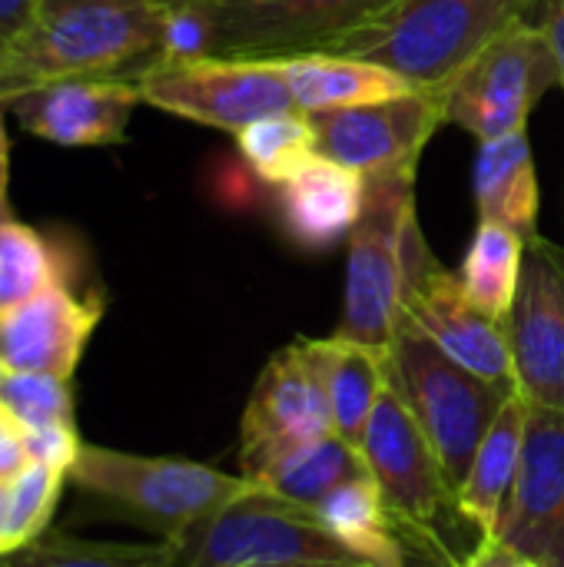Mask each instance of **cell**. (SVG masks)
Wrapping results in <instances>:
<instances>
[{
  "instance_id": "6da1fadb",
  "label": "cell",
  "mask_w": 564,
  "mask_h": 567,
  "mask_svg": "<svg viewBox=\"0 0 564 567\" xmlns=\"http://www.w3.org/2000/svg\"><path fill=\"white\" fill-rule=\"evenodd\" d=\"M173 0H37L30 27L7 43L10 100L53 76H103L166 53Z\"/></svg>"
},
{
  "instance_id": "7a4b0ae2",
  "label": "cell",
  "mask_w": 564,
  "mask_h": 567,
  "mask_svg": "<svg viewBox=\"0 0 564 567\" xmlns=\"http://www.w3.org/2000/svg\"><path fill=\"white\" fill-rule=\"evenodd\" d=\"M399 0H173L163 56L316 53Z\"/></svg>"
},
{
  "instance_id": "3957f363",
  "label": "cell",
  "mask_w": 564,
  "mask_h": 567,
  "mask_svg": "<svg viewBox=\"0 0 564 567\" xmlns=\"http://www.w3.org/2000/svg\"><path fill=\"white\" fill-rule=\"evenodd\" d=\"M535 0H399L316 53L382 63L416 90H442L492 37L532 13Z\"/></svg>"
},
{
  "instance_id": "277c9868",
  "label": "cell",
  "mask_w": 564,
  "mask_h": 567,
  "mask_svg": "<svg viewBox=\"0 0 564 567\" xmlns=\"http://www.w3.org/2000/svg\"><path fill=\"white\" fill-rule=\"evenodd\" d=\"M429 246L416 223V169L366 176V206L349 236L336 336L389 349L416 262Z\"/></svg>"
},
{
  "instance_id": "5b68a950",
  "label": "cell",
  "mask_w": 564,
  "mask_h": 567,
  "mask_svg": "<svg viewBox=\"0 0 564 567\" xmlns=\"http://www.w3.org/2000/svg\"><path fill=\"white\" fill-rule=\"evenodd\" d=\"M70 482L170 545L183 542L193 528L253 488L246 475H229L203 462L133 455L86 442L70 465Z\"/></svg>"
},
{
  "instance_id": "8992f818",
  "label": "cell",
  "mask_w": 564,
  "mask_h": 567,
  "mask_svg": "<svg viewBox=\"0 0 564 567\" xmlns=\"http://www.w3.org/2000/svg\"><path fill=\"white\" fill-rule=\"evenodd\" d=\"M386 369L392 389L432 442L449 485L459 492L482 439L515 389H502L469 372L409 322L396 326L386 349Z\"/></svg>"
},
{
  "instance_id": "52a82bcc",
  "label": "cell",
  "mask_w": 564,
  "mask_h": 567,
  "mask_svg": "<svg viewBox=\"0 0 564 567\" xmlns=\"http://www.w3.org/2000/svg\"><path fill=\"white\" fill-rule=\"evenodd\" d=\"M173 548L176 567H379L339 538L316 508L256 485Z\"/></svg>"
},
{
  "instance_id": "ba28073f",
  "label": "cell",
  "mask_w": 564,
  "mask_h": 567,
  "mask_svg": "<svg viewBox=\"0 0 564 567\" xmlns=\"http://www.w3.org/2000/svg\"><path fill=\"white\" fill-rule=\"evenodd\" d=\"M136 80L143 103L233 136L266 116L296 110L283 60L219 53L160 56Z\"/></svg>"
},
{
  "instance_id": "9c48e42d",
  "label": "cell",
  "mask_w": 564,
  "mask_h": 567,
  "mask_svg": "<svg viewBox=\"0 0 564 567\" xmlns=\"http://www.w3.org/2000/svg\"><path fill=\"white\" fill-rule=\"evenodd\" d=\"M558 83V63L545 33L529 17L515 20L442 86L445 123L462 126L479 143L529 130L532 110Z\"/></svg>"
},
{
  "instance_id": "30bf717a",
  "label": "cell",
  "mask_w": 564,
  "mask_h": 567,
  "mask_svg": "<svg viewBox=\"0 0 564 567\" xmlns=\"http://www.w3.org/2000/svg\"><path fill=\"white\" fill-rule=\"evenodd\" d=\"M326 435H336L326 385L312 342L299 339L266 362L249 392L239 422V475L256 485L279 458Z\"/></svg>"
},
{
  "instance_id": "8fae6325",
  "label": "cell",
  "mask_w": 564,
  "mask_h": 567,
  "mask_svg": "<svg viewBox=\"0 0 564 567\" xmlns=\"http://www.w3.org/2000/svg\"><path fill=\"white\" fill-rule=\"evenodd\" d=\"M359 452L396 522L412 538L435 542V525L445 512H459L455 488L449 485L432 442L392 382L369 419Z\"/></svg>"
},
{
  "instance_id": "7c38bea8",
  "label": "cell",
  "mask_w": 564,
  "mask_h": 567,
  "mask_svg": "<svg viewBox=\"0 0 564 567\" xmlns=\"http://www.w3.org/2000/svg\"><path fill=\"white\" fill-rule=\"evenodd\" d=\"M319 156L362 176L416 169L422 150L445 123L442 90H412L402 96L306 113Z\"/></svg>"
},
{
  "instance_id": "4fadbf2b",
  "label": "cell",
  "mask_w": 564,
  "mask_h": 567,
  "mask_svg": "<svg viewBox=\"0 0 564 567\" xmlns=\"http://www.w3.org/2000/svg\"><path fill=\"white\" fill-rule=\"evenodd\" d=\"M505 332L519 395L535 409L564 412V249L545 236L525 243Z\"/></svg>"
},
{
  "instance_id": "5bb4252c",
  "label": "cell",
  "mask_w": 564,
  "mask_h": 567,
  "mask_svg": "<svg viewBox=\"0 0 564 567\" xmlns=\"http://www.w3.org/2000/svg\"><path fill=\"white\" fill-rule=\"evenodd\" d=\"M399 322H409L412 329L429 336L449 359H455L469 372L502 389H515L505 322L482 312L465 296L459 272H449L429 249L412 269Z\"/></svg>"
},
{
  "instance_id": "9a60e30c",
  "label": "cell",
  "mask_w": 564,
  "mask_h": 567,
  "mask_svg": "<svg viewBox=\"0 0 564 567\" xmlns=\"http://www.w3.org/2000/svg\"><path fill=\"white\" fill-rule=\"evenodd\" d=\"M143 103L136 76H53L20 90L7 106L20 126L57 146H116Z\"/></svg>"
},
{
  "instance_id": "2e32d148",
  "label": "cell",
  "mask_w": 564,
  "mask_h": 567,
  "mask_svg": "<svg viewBox=\"0 0 564 567\" xmlns=\"http://www.w3.org/2000/svg\"><path fill=\"white\" fill-rule=\"evenodd\" d=\"M495 538L535 567H564V412L529 409L522 472Z\"/></svg>"
},
{
  "instance_id": "e0dca14e",
  "label": "cell",
  "mask_w": 564,
  "mask_h": 567,
  "mask_svg": "<svg viewBox=\"0 0 564 567\" xmlns=\"http://www.w3.org/2000/svg\"><path fill=\"white\" fill-rule=\"evenodd\" d=\"M100 319L103 299L96 292L60 282L0 316V365L73 379Z\"/></svg>"
},
{
  "instance_id": "ac0fdd59",
  "label": "cell",
  "mask_w": 564,
  "mask_h": 567,
  "mask_svg": "<svg viewBox=\"0 0 564 567\" xmlns=\"http://www.w3.org/2000/svg\"><path fill=\"white\" fill-rule=\"evenodd\" d=\"M366 206V176L316 156L279 186V216L302 249H329L352 236Z\"/></svg>"
},
{
  "instance_id": "d6986e66",
  "label": "cell",
  "mask_w": 564,
  "mask_h": 567,
  "mask_svg": "<svg viewBox=\"0 0 564 567\" xmlns=\"http://www.w3.org/2000/svg\"><path fill=\"white\" fill-rule=\"evenodd\" d=\"M529 402L515 392L499 419L492 422L489 435L482 439L472 468L455 492L459 515L479 528L482 538L499 532V522L505 515V505L515 492L519 472H522V452H525V429H529Z\"/></svg>"
},
{
  "instance_id": "ffe728a7",
  "label": "cell",
  "mask_w": 564,
  "mask_h": 567,
  "mask_svg": "<svg viewBox=\"0 0 564 567\" xmlns=\"http://www.w3.org/2000/svg\"><path fill=\"white\" fill-rule=\"evenodd\" d=\"M475 209L482 223H502L525 239L539 236V173L529 143V130L485 140L475 153L472 169Z\"/></svg>"
},
{
  "instance_id": "44dd1931",
  "label": "cell",
  "mask_w": 564,
  "mask_h": 567,
  "mask_svg": "<svg viewBox=\"0 0 564 567\" xmlns=\"http://www.w3.org/2000/svg\"><path fill=\"white\" fill-rule=\"evenodd\" d=\"M312 355L326 385L329 412H332V432L349 442L362 445V435L369 429V419L389 385L386 352L352 342L346 336L329 339H309Z\"/></svg>"
},
{
  "instance_id": "7402d4cb",
  "label": "cell",
  "mask_w": 564,
  "mask_h": 567,
  "mask_svg": "<svg viewBox=\"0 0 564 567\" xmlns=\"http://www.w3.org/2000/svg\"><path fill=\"white\" fill-rule=\"evenodd\" d=\"M283 63H286L293 103L299 113L359 106V103H376V100H389V96H402L416 90L396 70L372 63V60H359V56L299 53V56H286Z\"/></svg>"
},
{
  "instance_id": "603a6c76",
  "label": "cell",
  "mask_w": 564,
  "mask_h": 567,
  "mask_svg": "<svg viewBox=\"0 0 564 567\" xmlns=\"http://www.w3.org/2000/svg\"><path fill=\"white\" fill-rule=\"evenodd\" d=\"M316 515L352 548H359L366 558H372L379 567H412L406 545H402V525L389 512L379 485L372 475H359L336 492H329ZM409 535V532H406Z\"/></svg>"
},
{
  "instance_id": "cb8c5ba5",
  "label": "cell",
  "mask_w": 564,
  "mask_h": 567,
  "mask_svg": "<svg viewBox=\"0 0 564 567\" xmlns=\"http://www.w3.org/2000/svg\"><path fill=\"white\" fill-rule=\"evenodd\" d=\"M525 236L502 226V223H482L472 233L469 252L459 269V282L465 296L489 312L492 319L505 322L519 292L522 262H525Z\"/></svg>"
},
{
  "instance_id": "d4e9b609",
  "label": "cell",
  "mask_w": 564,
  "mask_h": 567,
  "mask_svg": "<svg viewBox=\"0 0 564 567\" xmlns=\"http://www.w3.org/2000/svg\"><path fill=\"white\" fill-rule=\"evenodd\" d=\"M73 262L66 249L17 216H0V316L33 296L70 282Z\"/></svg>"
},
{
  "instance_id": "484cf974",
  "label": "cell",
  "mask_w": 564,
  "mask_h": 567,
  "mask_svg": "<svg viewBox=\"0 0 564 567\" xmlns=\"http://www.w3.org/2000/svg\"><path fill=\"white\" fill-rule=\"evenodd\" d=\"M369 475L366 458L356 445L342 442L339 435H326L319 442H309L302 449H296L293 455L279 458L259 482L256 488H266L286 502L316 508L329 492H336L339 485Z\"/></svg>"
},
{
  "instance_id": "4316f807",
  "label": "cell",
  "mask_w": 564,
  "mask_h": 567,
  "mask_svg": "<svg viewBox=\"0 0 564 567\" xmlns=\"http://www.w3.org/2000/svg\"><path fill=\"white\" fill-rule=\"evenodd\" d=\"M0 567H176V548L170 542L116 545L43 532L23 548L0 555Z\"/></svg>"
},
{
  "instance_id": "83f0119b",
  "label": "cell",
  "mask_w": 564,
  "mask_h": 567,
  "mask_svg": "<svg viewBox=\"0 0 564 567\" xmlns=\"http://www.w3.org/2000/svg\"><path fill=\"white\" fill-rule=\"evenodd\" d=\"M236 146H239L246 166L273 186H283L286 179H293L302 166H309L319 156L316 133H312L306 113H299V110L266 116V120L246 126L243 133H236Z\"/></svg>"
},
{
  "instance_id": "f1b7e54d",
  "label": "cell",
  "mask_w": 564,
  "mask_h": 567,
  "mask_svg": "<svg viewBox=\"0 0 564 567\" xmlns=\"http://www.w3.org/2000/svg\"><path fill=\"white\" fill-rule=\"evenodd\" d=\"M0 415L20 435H37V432H47V429L76 425L73 422L70 379L3 369L0 372Z\"/></svg>"
},
{
  "instance_id": "f546056e",
  "label": "cell",
  "mask_w": 564,
  "mask_h": 567,
  "mask_svg": "<svg viewBox=\"0 0 564 567\" xmlns=\"http://www.w3.org/2000/svg\"><path fill=\"white\" fill-rule=\"evenodd\" d=\"M66 478H70L66 468L50 465V462H37V458H27L10 475V485H7V532H3L7 551H17L27 542H33L37 535L47 532L50 515L57 508V498H60Z\"/></svg>"
},
{
  "instance_id": "4dcf8cb0",
  "label": "cell",
  "mask_w": 564,
  "mask_h": 567,
  "mask_svg": "<svg viewBox=\"0 0 564 567\" xmlns=\"http://www.w3.org/2000/svg\"><path fill=\"white\" fill-rule=\"evenodd\" d=\"M529 20L545 33L552 53H555V63H558V76H562L564 86V0H535Z\"/></svg>"
},
{
  "instance_id": "1f68e13d",
  "label": "cell",
  "mask_w": 564,
  "mask_h": 567,
  "mask_svg": "<svg viewBox=\"0 0 564 567\" xmlns=\"http://www.w3.org/2000/svg\"><path fill=\"white\" fill-rule=\"evenodd\" d=\"M462 567H535L529 558H522L515 548H509L502 538L489 535V538H479L475 551L462 561Z\"/></svg>"
},
{
  "instance_id": "d6a6232c",
  "label": "cell",
  "mask_w": 564,
  "mask_h": 567,
  "mask_svg": "<svg viewBox=\"0 0 564 567\" xmlns=\"http://www.w3.org/2000/svg\"><path fill=\"white\" fill-rule=\"evenodd\" d=\"M37 0H0V40H17L33 20Z\"/></svg>"
},
{
  "instance_id": "836d02e7",
  "label": "cell",
  "mask_w": 564,
  "mask_h": 567,
  "mask_svg": "<svg viewBox=\"0 0 564 567\" xmlns=\"http://www.w3.org/2000/svg\"><path fill=\"white\" fill-rule=\"evenodd\" d=\"M23 462H27L23 435L0 415V472H3V475H13Z\"/></svg>"
},
{
  "instance_id": "e575fe53",
  "label": "cell",
  "mask_w": 564,
  "mask_h": 567,
  "mask_svg": "<svg viewBox=\"0 0 564 567\" xmlns=\"http://www.w3.org/2000/svg\"><path fill=\"white\" fill-rule=\"evenodd\" d=\"M7 183H10V143H7V130H3V103H0V216L10 213L7 203Z\"/></svg>"
},
{
  "instance_id": "d590c367",
  "label": "cell",
  "mask_w": 564,
  "mask_h": 567,
  "mask_svg": "<svg viewBox=\"0 0 564 567\" xmlns=\"http://www.w3.org/2000/svg\"><path fill=\"white\" fill-rule=\"evenodd\" d=\"M10 73H7V43L0 40V103L7 106L10 103Z\"/></svg>"
},
{
  "instance_id": "8d00e7d4",
  "label": "cell",
  "mask_w": 564,
  "mask_h": 567,
  "mask_svg": "<svg viewBox=\"0 0 564 567\" xmlns=\"http://www.w3.org/2000/svg\"><path fill=\"white\" fill-rule=\"evenodd\" d=\"M7 485H10V475L0 472V555L7 551V545H3V532H7Z\"/></svg>"
},
{
  "instance_id": "74e56055",
  "label": "cell",
  "mask_w": 564,
  "mask_h": 567,
  "mask_svg": "<svg viewBox=\"0 0 564 567\" xmlns=\"http://www.w3.org/2000/svg\"><path fill=\"white\" fill-rule=\"evenodd\" d=\"M0 372H3V365H0Z\"/></svg>"
}]
</instances>
